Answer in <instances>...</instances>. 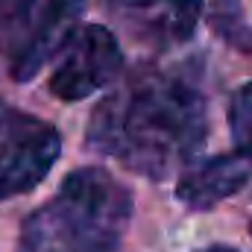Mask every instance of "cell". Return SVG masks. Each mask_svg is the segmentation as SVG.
<instances>
[{
	"label": "cell",
	"instance_id": "52a82bcc",
	"mask_svg": "<svg viewBox=\"0 0 252 252\" xmlns=\"http://www.w3.org/2000/svg\"><path fill=\"white\" fill-rule=\"evenodd\" d=\"M252 176V158L244 153H229V156H214L193 161L179 173L176 182V196L193 208V211H208L217 202L229 199L232 193L244 188Z\"/></svg>",
	"mask_w": 252,
	"mask_h": 252
},
{
	"label": "cell",
	"instance_id": "277c9868",
	"mask_svg": "<svg viewBox=\"0 0 252 252\" xmlns=\"http://www.w3.org/2000/svg\"><path fill=\"white\" fill-rule=\"evenodd\" d=\"M62 135L47 121L0 103V199L32 190L56 164Z\"/></svg>",
	"mask_w": 252,
	"mask_h": 252
},
{
	"label": "cell",
	"instance_id": "30bf717a",
	"mask_svg": "<svg viewBox=\"0 0 252 252\" xmlns=\"http://www.w3.org/2000/svg\"><path fill=\"white\" fill-rule=\"evenodd\" d=\"M199 252H238V250H232V247H205V250H199Z\"/></svg>",
	"mask_w": 252,
	"mask_h": 252
},
{
	"label": "cell",
	"instance_id": "3957f363",
	"mask_svg": "<svg viewBox=\"0 0 252 252\" xmlns=\"http://www.w3.org/2000/svg\"><path fill=\"white\" fill-rule=\"evenodd\" d=\"M85 0H0V56L15 79L35 76L79 30Z\"/></svg>",
	"mask_w": 252,
	"mask_h": 252
},
{
	"label": "cell",
	"instance_id": "6da1fadb",
	"mask_svg": "<svg viewBox=\"0 0 252 252\" xmlns=\"http://www.w3.org/2000/svg\"><path fill=\"white\" fill-rule=\"evenodd\" d=\"M205 94L185 70H141L91 115L88 144L138 176L167 179L205 144Z\"/></svg>",
	"mask_w": 252,
	"mask_h": 252
},
{
	"label": "cell",
	"instance_id": "7a4b0ae2",
	"mask_svg": "<svg viewBox=\"0 0 252 252\" xmlns=\"http://www.w3.org/2000/svg\"><path fill=\"white\" fill-rule=\"evenodd\" d=\"M132 193L106 170H73L59 193L24 220L18 252H118Z\"/></svg>",
	"mask_w": 252,
	"mask_h": 252
},
{
	"label": "cell",
	"instance_id": "8992f818",
	"mask_svg": "<svg viewBox=\"0 0 252 252\" xmlns=\"http://www.w3.org/2000/svg\"><path fill=\"white\" fill-rule=\"evenodd\" d=\"M205 0H109L112 12L141 38L158 44L188 41Z\"/></svg>",
	"mask_w": 252,
	"mask_h": 252
},
{
	"label": "cell",
	"instance_id": "ba28073f",
	"mask_svg": "<svg viewBox=\"0 0 252 252\" xmlns=\"http://www.w3.org/2000/svg\"><path fill=\"white\" fill-rule=\"evenodd\" d=\"M208 18L214 32H220L226 41H232L235 47L252 50V35L244 24V12L238 0H208Z\"/></svg>",
	"mask_w": 252,
	"mask_h": 252
},
{
	"label": "cell",
	"instance_id": "8fae6325",
	"mask_svg": "<svg viewBox=\"0 0 252 252\" xmlns=\"http://www.w3.org/2000/svg\"><path fill=\"white\" fill-rule=\"evenodd\" d=\"M250 232H252V226H250Z\"/></svg>",
	"mask_w": 252,
	"mask_h": 252
},
{
	"label": "cell",
	"instance_id": "9c48e42d",
	"mask_svg": "<svg viewBox=\"0 0 252 252\" xmlns=\"http://www.w3.org/2000/svg\"><path fill=\"white\" fill-rule=\"evenodd\" d=\"M229 126H232V138L238 153H244L252 158V82L244 85L229 106Z\"/></svg>",
	"mask_w": 252,
	"mask_h": 252
},
{
	"label": "cell",
	"instance_id": "5b68a950",
	"mask_svg": "<svg viewBox=\"0 0 252 252\" xmlns=\"http://www.w3.org/2000/svg\"><path fill=\"white\" fill-rule=\"evenodd\" d=\"M121 64H124V56H121L118 38L106 27L88 24L76 30L70 41L62 47L50 88L62 100H82L106 88L121 73Z\"/></svg>",
	"mask_w": 252,
	"mask_h": 252
}]
</instances>
